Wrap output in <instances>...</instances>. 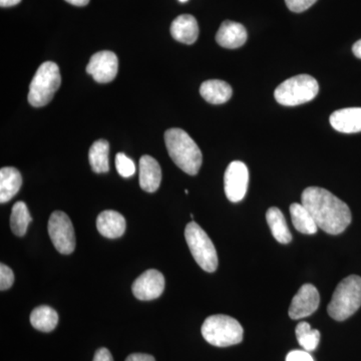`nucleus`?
<instances>
[{
	"label": "nucleus",
	"mask_w": 361,
	"mask_h": 361,
	"mask_svg": "<svg viewBox=\"0 0 361 361\" xmlns=\"http://www.w3.org/2000/svg\"><path fill=\"white\" fill-rule=\"evenodd\" d=\"M301 201L318 228L330 235L341 234L353 221L348 204L322 188L310 187L304 190Z\"/></svg>",
	"instance_id": "f257e3e1"
},
{
	"label": "nucleus",
	"mask_w": 361,
	"mask_h": 361,
	"mask_svg": "<svg viewBox=\"0 0 361 361\" xmlns=\"http://www.w3.org/2000/svg\"><path fill=\"white\" fill-rule=\"evenodd\" d=\"M165 142L173 161L187 174H198L203 161L201 149L184 130L173 128L165 133Z\"/></svg>",
	"instance_id": "f03ea898"
},
{
	"label": "nucleus",
	"mask_w": 361,
	"mask_h": 361,
	"mask_svg": "<svg viewBox=\"0 0 361 361\" xmlns=\"http://www.w3.org/2000/svg\"><path fill=\"white\" fill-rule=\"evenodd\" d=\"M361 307V277L350 275L337 285L329 308L330 317L344 322Z\"/></svg>",
	"instance_id": "7ed1b4c3"
},
{
	"label": "nucleus",
	"mask_w": 361,
	"mask_h": 361,
	"mask_svg": "<svg viewBox=\"0 0 361 361\" xmlns=\"http://www.w3.org/2000/svg\"><path fill=\"white\" fill-rule=\"evenodd\" d=\"M201 331L204 339L217 348H227L243 341V327L231 316H209L202 325Z\"/></svg>",
	"instance_id": "20e7f679"
},
{
	"label": "nucleus",
	"mask_w": 361,
	"mask_h": 361,
	"mask_svg": "<svg viewBox=\"0 0 361 361\" xmlns=\"http://www.w3.org/2000/svg\"><path fill=\"white\" fill-rule=\"evenodd\" d=\"M61 84V71L54 61L40 65L30 85L28 102L35 108L47 106L54 99Z\"/></svg>",
	"instance_id": "39448f33"
},
{
	"label": "nucleus",
	"mask_w": 361,
	"mask_h": 361,
	"mask_svg": "<svg viewBox=\"0 0 361 361\" xmlns=\"http://www.w3.org/2000/svg\"><path fill=\"white\" fill-rule=\"evenodd\" d=\"M319 85L310 75H299L288 78L275 90L274 97L282 106H294L308 103L315 99Z\"/></svg>",
	"instance_id": "423d86ee"
},
{
	"label": "nucleus",
	"mask_w": 361,
	"mask_h": 361,
	"mask_svg": "<svg viewBox=\"0 0 361 361\" xmlns=\"http://www.w3.org/2000/svg\"><path fill=\"white\" fill-rule=\"evenodd\" d=\"M185 238L197 264L206 272H215L218 267L217 251L208 234L197 223L191 222L185 229Z\"/></svg>",
	"instance_id": "0eeeda50"
},
{
	"label": "nucleus",
	"mask_w": 361,
	"mask_h": 361,
	"mask_svg": "<svg viewBox=\"0 0 361 361\" xmlns=\"http://www.w3.org/2000/svg\"><path fill=\"white\" fill-rule=\"evenodd\" d=\"M49 237L56 250L63 255L73 253L75 249V235L73 223L61 211H56L49 218Z\"/></svg>",
	"instance_id": "6e6552de"
},
{
	"label": "nucleus",
	"mask_w": 361,
	"mask_h": 361,
	"mask_svg": "<svg viewBox=\"0 0 361 361\" xmlns=\"http://www.w3.org/2000/svg\"><path fill=\"white\" fill-rule=\"evenodd\" d=\"M249 171L243 161H234L228 166L224 176L225 194L228 200L238 203L248 190Z\"/></svg>",
	"instance_id": "1a4fd4ad"
},
{
	"label": "nucleus",
	"mask_w": 361,
	"mask_h": 361,
	"mask_svg": "<svg viewBox=\"0 0 361 361\" xmlns=\"http://www.w3.org/2000/svg\"><path fill=\"white\" fill-rule=\"evenodd\" d=\"M118 59L113 51L97 52L90 58L87 73L99 84L113 82L118 75Z\"/></svg>",
	"instance_id": "9d476101"
},
{
	"label": "nucleus",
	"mask_w": 361,
	"mask_h": 361,
	"mask_svg": "<svg viewBox=\"0 0 361 361\" xmlns=\"http://www.w3.org/2000/svg\"><path fill=\"white\" fill-rule=\"evenodd\" d=\"M165 285V277L160 271L147 270L135 279L132 287L133 293L139 300H154L163 294Z\"/></svg>",
	"instance_id": "9b49d317"
},
{
	"label": "nucleus",
	"mask_w": 361,
	"mask_h": 361,
	"mask_svg": "<svg viewBox=\"0 0 361 361\" xmlns=\"http://www.w3.org/2000/svg\"><path fill=\"white\" fill-rule=\"evenodd\" d=\"M319 303V292L314 285L304 284L292 299L291 305L289 307V316L294 320L307 317L318 310Z\"/></svg>",
	"instance_id": "f8f14e48"
},
{
	"label": "nucleus",
	"mask_w": 361,
	"mask_h": 361,
	"mask_svg": "<svg viewBox=\"0 0 361 361\" xmlns=\"http://www.w3.org/2000/svg\"><path fill=\"white\" fill-rule=\"evenodd\" d=\"M247 37L248 35L244 25L235 21L226 20L216 35V42L225 49H234L245 44Z\"/></svg>",
	"instance_id": "ddd939ff"
},
{
	"label": "nucleus",
	"mask_w": 361,
	"mask_h": 361,
	"mask_svg": "<svg viewBox=\"0 0 361 361\" xmlns=\"http://www.w3.org/2000/svg\"><path fill=\"white\" fill-rule=\"evenodd\" d=\"M330 125L334 130L343 134L361 132V108L342 109L332 113Z\"/></svg>",
	"instance_id": "4468645a"
},
{
	"label": "nucleus",
	"mask_w": 361,
	"mask_h": 361,
	"mask_svg": "<svg viewBox=\"0 0 361 361\" xmlns=\"http://www.w3.org/2000/svg\"><path fill=\"white\" fill-rule=\"evenodd\" d=\"M140 186L148 193L159 189L161 180L160 164L151 156H142L140 160Z\"/></svg>",
	"instance_id": "2eb2a0df"
},
{
	"label": "nucleus",
	"mask_w": 361,
	"mask_h": 361,
	"mask_svg": "<svg viewBox=\"0 0 361 361\" xmlns=\"http://www.w3.org/2000/svg\"><path fill=\"white\" fill-rule=\"evenodd\" d=\"M125 217L116 211L106 210L99 214L97 219V231L109 239L120 238L126 231Z\"/></svg>",
	"instance_id": "dca6fc26"
},
{
	"label": "nucleus",
	"mask_w": 361,
	"mask_h": 361,
	"mask_svg": "<svg viewBox=\"0 0 361 361\" xmlns=\"http://www.w3.org/2000/svg\"><path fill=\"white\" fill-rule=\"evenodd\" d=\"M171 35L177 42L193 44L199 37L198 21L191 14H182L171 25Z\"/></svg>",
	"instance_id": "f3484780"
},
{
	"label": "nucleus",
	"mask_w": 361,
	"mask_h": 361,
	"mask_svg": "<svg viewBox=\"0 0 361 361\" xmlns=\"http://www.w3.org/2000/svg\"><path fill=\"white\" fill-rule=\"evenodd\" d=\"M23 185L20 172L16 168L6 167L0 170V203H7L20 191Z\"/></svg>",
	"instance_id": "a211bd4d"
},
{
	"label": "nucleus",
	"mask_w": 361,
	"mask_h": 361,
	"mask_svg": "<svg viewBox=\"0 0 361 361\" xmlns=\"http://www.w3.org/2000/svg\"><path fill=\"white\" fill-rule=\"evenodd\" d=\"M200 94L208 103L221 104L231 99L233 90L224 80H209L201 85Z\"/></svg>",
	"instance_id": "6ab92c4d"
},
{
	"label": "nucleus",
	"mask_w": 361,
	"mask_h": 361,
	"mask_svg": "<svg viewBox=\"0 0 361 361\" xmlns=\"http://www.w3.org/2000/svg\"><path fill=\"white\" fill-rule=\"evenodd\" d=\"M266 220L269 226L273 237L277 240L279 243L288 244L292 240L290 230L287 225L286 220L283 213L276 207L268 209L266 213Z\"/></svg>",
	"instance_id": "aec40b11"
},
{
	"label": "nucleus",
	"mask_w": 361,
	"mask_h": 361,
	"mask_svg": "<svg viewBox=\"0 0 361 361\" xmlns=\"http://www.w3.org/2000/svg\"><path fill=\"white\" fill-rule=\"evenodd\" d=\"M109 152H110V144L106 140H99L90 147L89 153L90 167L97 174H104L110 171Z\"/></svg>",
	"instance_id": "412c9836"
},
{
	"label": "nucleus",
	"mask_w": 361,
	"mask_h": 361,
	"mask_svg": "<svg viewBox=\"0 0 361 361\" xmlns=\"http://www.w3.org/2000/svg\"><path fill=\"white\" fill-rule=\"evenodd\" d=\"M30 323L35 329L42 332H51L56 329L59 323V314L54 308L47 305L39 306L30 314Z\"/></svg>",
	"instance_id": "4be33fe9"
},
{
	"label": "nucleus",
	"mask_w": 361,
	"mask_h": 361,
	"mask_svg": "<svg viewBox=\"0 0 361 361\" xmlns=\"http://www.w3.org/2000/svg\"><path fill=\"white\" fill-rule=\"evenodd\" d=\"M290 215L292 223L297 231L308 235H313L317 232L318 226L316 225L312 216L302 204H292Z\"/></svg>",
	"instance_id": "5701e85b"
},
{
	"label": "nucleus",
	"mask_w": 361,
	"mask_h": 361,
	"mask_svg": "<svg viewBox=\"0 0 361 361\" xmlns=\"http://www.w3.org/2000/svg\"><path fill=\"white\" fill-rule=\"evenodd\" d=\"M32 218L25 202H16L11 216V231L18 237L25 236Z\"/></svg>",
	"instance_id": "b1692460"
},
{
	"label": "nucleus",
	"mask_w": 361,
	"mask_h": 361,
	"mask_svg": "<svg viewBox=\"0 0 361 361\" xmlns=\"http://www.w3.org/2000/svg\"><path fill=\"white\" fill-rule=\"evenodd\" d=\"M295 332L297 341L304 350L311 353L317 348L320 341V332L317 329H311L310 323H299L296 326Z\"/></svg>",
	"instance_id": "393cba45"
},
{
	"label": "nucleus",
	"mask_w": 361,
	"mask_h": 361,
	"mask_svg": "<svg viewBox=\"0 0 361 361\" xmlns=\"http://www.w3.org/2000/svg\"><path fill=\"white\" fill-rule=\"evenodd\" d=\"M116 167L118 174L123 178H130L135 175V165L134 161L123 153L116 156Z\"/></svg>",
	"instance_id": "a878e982"
},
{
	"label": "nucleus",
	"mask_w": 361,
	"mask_h": 361,
	"mask_svg": "<svg viewBox=\"0 0 361 361\" xmlns=\"http://www.w3.org/2000/svg\"><path fill=\"white\" fill-rule=\"evenodd\" d=\"M14 283L13 271L8 266L0 265V290L4 291L11 288Z\"/></svg>",
	"instance_id": "bb28decb"
},
{
	"label": "nucleus",
	"mask_w": 361,
	"mask_h": 361,
	"mask_svg": "<svg viewBox=\"0 0 361 361\" xmlns=\"http://www.w3.org/2000/svg\"><path fill=\"white\" fill-rule=\"evenodd\" d=\"M317 0H285L287 7L293 13H299L307 11Z\"/></svg>",
	"instance_id": "cd10ccee"
},
{
	"label": "nucleus",
	"mask_w": 361,
	"mask_h": 361,
	"mask_svg": "<svg viewBox=\"0 0 361 361\" xmlns=\"http://www.w3.org/2000/svg\"><path fill=\"white\" fill-rule=\"evenodd\" d=\"M286 361H314V360L308 351L293 350L287 355Z\"/></svg>",
	"instance_id": "c85d7f7f"
},
{
	"label": "nucleus",
	"mask_w": 361,
	"mask_h": 361,
	"mask_svg": "<svg viewBox=\"0 0 361 361\" xmlns=\"http://www.w3.org/2000/svg\"><path fill=\"white\" fill-rule=\"evenodd\" d=\"M92 361H114V358L109 349L102 348L97 349Z\"/></svg>",
	"instance_id": "c756f323"
},
{
	"label": "nucleus",
	"mask_w": 361,
	"mask_h": 361,
	"mask_svg": "<svg viewBox=\"0 0 361 361\" xmlns=\"http://www.w3.org/2000/svg\"><path fill=\"white\" fill-rule=\"evenodd\" d=\"M126 361H156L154 356L145 355V353H133L128 356Z\"/></svg>",
	"instance_id": "7c9ffc66"
},
{
	"label": "nucleus",
	"mask_w": 361,
	"mask_h": 361,
	"mask_svg": "<svg viewBox=\"0 0 361 361\" xmlns=\"http://www.w3.org/2000/svg\"><path fill=\"white\" fill-rule=\"evenodd\" d=\"M21 0H0V6L1 7H11L18 6L20 4Z\"/></svg>",
	"instance_id": "2f4dec72"
},
{
	"label": "nucleus",
	"mask_w": 361,
	"mask_h": 361,
	"mask_svg": "<svg viewBox=\"0 0 361 361\" xmlns=\"http://www.w3.org/2000/svg\"><path fill=\"white\" fill-rule=\"evenodd\" d=\"M353 52L355 54L356 58L361 59V39L356 42L353 47Z\"/></svg>",
	"instance_id": "473e14b6"
},
{
	"label": "nucleus",
	"mask_w": 361,
	"mask_h": 361,
	"mask_svg": "<svg viewBox=\"0 0 361 361\" xmlns=\"http://www.w3.org/2000/svg\"><path fill=\"white\" fill-rule=\"evenodd\" d=\"M68 4L75 6H85L89 4L90 0H66Z\"/></svg>",
	"instance_id": "72a5a7b5"
},
{
	"label": "nucleus",
	"mask_w": 361,
	"mask_h": 361,
	"mask_svg": "<svg viewBox=\"0 0 361 361\" xmlns=\"http://www.w3.org/2000/svg\"><path fill=\"white\" fill-rule=\"evenodd\" d=\"M180 2H183V4H185V2H187L188 0H179Z\"/></svg>",
	"instance_id": "f704fd0d"
},
{
	"label": "nucleus",
	"mask_w": 361,
	"mask_h": 361,
	"mask_svg": "<svg viewBox=\"0 0 361 361\" xmlns=\"http://www.w3.org/2000/svg\"><path fill=\"white\" fill-rule=\"evenodd\" d=\"M185 193H186L188 195V194H189V191H188V190H185Z\"/></svg>",
	"instance_id": "c9c22d12"
}]
</instances>
